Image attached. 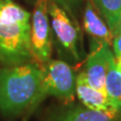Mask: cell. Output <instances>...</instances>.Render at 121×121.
Instances as JSON below:
<instances>
[{
  "mask_svg": "<svg viewBox=\"0 0 121 121\" xmlns=\"http://www.w3.org/2000/svg\"><path fill=\"white\" fill-rule=\"evenodd\" d=\"M93 3L95 4V6H98V2H99V0H92Z\"/></svg>",
  "mask_w": 121,
  "mask_h": 121,
  "instance_id": "cell-16",
  "label": "cell"
},
{
  "mask_svg": "<svg viewBox=\"0 0 121 121\" xmlns=\"http://www.w3.org/2000/svg\"><path fill=\"white\" fill-rule=\"evenodd\" d=\"M33 59L30 47V24L0 19V60L10 67Z\"/></svg>",
  "mask_w": 121,
  "mask_h": 121,
  "instance_id": "cell-2",
  "label": "cell"
},
{
  "mask_svg": "<svg viewBox=\"0 0 121 121\" xmlns=\"http://www.w3.org/2000/svg\"><path fill=\"white\" fill-rule=\"evenodd\" d=\"M97 8L106 19L108 27L113 35L121 15V0H99Z\"/></svg>",
  "mask_w": 121,
  "mask_h": 121,
  "instance_id": "cell-12",
  "label": "cell"
},
{
  "mask_svg": "<svg viewBox=\"0 0 121 121\" xmlns=\"http://www.w3.org/2000/svg\"><path fill=\"white\" fill-rule=\"evenodd\" d=\"M114 59L110 45L93 39L91 52L87 58L85 70L83 71L87 81L93 88L106 92V77L110 64Z\"/></svg>",
  "mask_w": 121,
  "mask_h": 121,
  "instance_id": "cell-6",
  "label": "cell"
},
{
  "mask_svg": "<svg viewBox=\"0 0 121 121\" xmlns=\"http://www.w3.org/2000/svg\"><path fill=\"white\" fill-rule=\"evenodd\" d=\"M121 31V15H120V17H119V20H118V23H117V26H116V28H115V31L113 32V37H114V35H116L118 32Z\"/></svg>",
  "mask_w": 121,
  "mask_h": 121,
  "instance_id": "cell-15",
  "label": "cell"
},
{
  "mask_svg": "<svg viewBox=\"0 0 121 121\" xmlns=\"http://www.w3.org/2000/svg\"><path fill=\"white\" fill-rule=\"evenodd\" d=\"M55 2H56L60 6H62L66 11L72 12L73 9H75L82 0H54Z\"/></svg>",
  "mask_w": 121,
  "mask_h": 121,
  "instance_id": "cell-13",
  "label": "cell"
},
{
  "mask_svg": "<svg viewBox=\"0 0 121 121\" xmlns=\"http://www.w3.org/2000/svg\"><path fill=\"white\" fill-rule=\"evenodd\" d=\"M48 13L52 19V26L59 43L66 52L78 60L79 54V27L69 17L67 11L54 0L48 2Z\"/></svg>",
  "mask_w": 121,
  "mask_h": 121,
  "instance_id": "cell-5",
  "label": "cell"
},
{
  "mask_svg": "<svg viewBox=\"0 0 121 121\" xmlns=\"http://www.w3.org/2000/svg\"><path fill=\"white\" fill-rule=\"evenodd\" d=\"M105 91L111 101L112 107L121 113V70L115 64V59L109 67L105 83Z\"/></svg>",
  "mask_w": 121,
  "mask_h": 121,
  "instance_id": "cell-10",
  "label": "cell"
},
{
  "mask_svg": "<svg viewBox=\"0 0 121 121\" xmlns=\"http://www.w3.org/2000/svg\"><path fill=\"white\" fill-rule=\"evenodd\" d=\"M76 93L82 104L89 109L98 111H108L114 109L107 93L93 88L87 81L83 72L76 78Z\"/></svg>",
  "mask_w": 121,
  "mask_h": 121,
  "instance_id": "cell-7",
  "label": "cell"
},
{
  "mask_svg": "<svg viewBox=\"0 0 121 121\" xmlns=\"http://www.w3.org/2000/svg\"><path fill=\"white\" fill-rule=\"evenodd\" d=\"M121 113L111 109L108 111L92 110L87 107L77 106L63 112L56 121H118Z\"/></svg>",
  "mask_w": 121,
  "mask_h": 121,
  "instance_id": "cell-9",
  "label": "cell"
},
{
  "mask_svg": "<svg viewBox=\"0 0 121 121\" xmlns=\"http://www.w3.org/2000/svg\"><path fill=\"white\" fill-rule=\"evenodd\" d=\"M50 0H36L30 25V47L37 64L45 65L52 56V32L48 13Z\"/></svg>",
  "mask_w": 121,
  "mask_h": 121,
  "instance_id": "cell-3",
  "label": "cell"
},
{
  "mask_svg": "<svg viewBox=\"0 0 121 121\" xmlns=\"http://www.w3.org/2000/svg\"><path fill=\"white\" fill-rule=\"evenodd\" d=\"M84 28L93 39L102 41L109 45L113 43V35L108 25L102 20L95 10V4L92 0H88L84 11Z\"/></svg>",
  "mask_w": 121,
  "mask_h": 121,
  "instance_id": "cell-8",
  "label": "cell"
},
{
  "mask_svg": "<svg viewBox=\"0 0 121 121\" xmlns=\"http://www.w3.org/2000/svg\"><path fill=\"white\" fill-rule=\"evenodd\" d=\"M0 19L19 24H30V13L12 0H0Z\"/></svg>",
  "mask_w": 121,
  "mask_h": 121,
  "instance_id": "cell-11",
  "label": "cell"
},
{
  "mask_svg": "<svg viewBox=\"0 0 121 121\" xmlns=\"http://www.w3.org/2000/svg\"><path fill=\"white\" fill-rule=\"evenodd\" d=\"M112 45L115 52V56H121V31L114 35Z\"/></svg>",
  "mask_w": 121,
  "mask_h": 121,
  "instance_id": "cell-14",
  "label": "cell"
},
{
  "mask_svg": "<svg viewBox=\"0 0 121 121\" xmlns=\"http://www.w3.org/2000/svg\"><path fill=\"white\" fill-rule=\"evenodd\" d=\"M44 68L39 64L4 68L0 71V110L16 115L32 109L45 97Z\"/></svg>",
  "mask_w": 121,
  "mask_h": 121,
  "instance_id": "cell-1",
  "label": "cell"
},
{
  "mask_svg": "<svg viewBox=\"0 0 121 121\" xmlns=\"http://www.w3.org/2000/svg\"><path fill=\"white\" fill-rule=\"evenodd\" d=\"M44 95L60 98L65 103L74 101L76 92V77L74 70L67 63L52 60L45 64L43 79Z\"/></svg>",
  "mask_w": 121,
  "mask_h": 121,
  "instance_id": "cell-4",
  "label": "cell"
}]
</instances>
